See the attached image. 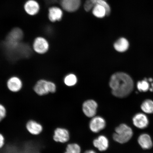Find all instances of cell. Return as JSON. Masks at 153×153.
Returning a JSON list of instances; mask_svg holds the SVG:
<instances>
[{"label": "cell", "instance_id": "cell-1", "mask_svg": "<svg viewBox=\"0 0 153 153\" xmlns=\"http://www.w3.org/2000/svg\"><path fill=\"white\" fill-rule=\"evenodd\" d=\"M109 85L112 94L119 98L128 96L132 91L134 82L132 79L125 73H116L112 75L110 81Z\"/></svg>", "mask_w": 153, "mask_h": 153}, {"label": "cell", "instance_id": "cell-26", "mask_svg": "<svg viewBox=\"0 0 153 153\" xmlns=\"http://www.w3.org/2000/svg\"><path fill=\"white\" fill-rule=\"evenodd\" d=\"M5 143V138L3 134L0 133V149L3 148Z\"/></svg>", "mask_w": 153, "mask_h": 153}, {"label": "cell", "instance_id": "cell-4", "mask_svg": "<svg viewBox=\"0 0 153 153\" xmlns=\"http://www.w3.org/2000/svg\"><path fill=\"white\" fill-rule=\"evenodd\" d=\"M56 86L53 82L45 79L38 80L33 88L34 91L38 95L42 96L56 91Z\"/></svg>", "mask_w": 153, "mask_h": 153}, {"label": "cell", "instance_id": "cell-25", "mask_svg": "<svg viewBox=\"0 0 153 153\" xmlns=\"http://www.w3.org/2000/svg\"><path fill=\"white\" fill-rule=\"evenodd\" d=\"M7 112L6 108L4 105L0 103V122L5 117Z\"/></svg>", "mask_w": 153, "mask_h": 153}, {"label": "cell", "instance_id": "cell-14", "mask_svg": "<svg viewBox=\"0 0 153 153\" xmlns=\"http://www.w3.org/2000/svg\"><path fill=\"white\" fill-rule=\"evenodd\" d=\"M25 9L27 14L31 15L37 14L39 10V5L34 0H29L25 5Z\"/></svg>", "mask_w": 153, "mask_h": 153}, {"label": "cell", "instance_id": "cell-27", "mask_svg": "<svg viewBox=\"0 0 153 153\" xmlns=\"http://www.w3.org/2000/svg\"><path fill=\"white\" fill-rule=\"evenodd\" d=\"M58 0H45V2L47 4H53L58 1Z\"/></svg>", "mask_w": 153, "mask_h": 153}, {"label": "cell", "instance_id": "cell-18", "mask_svg": "<svg viewBox=\"0 0 153 153\" xmlns=\"http://www.w3.org/2000/svg\"><path fill=\"white\" fill-rule=\"evenodd\" d=\"M92 13L96 17L102 18L107 15V11L104 7L99 4L95 5L92 9Z\"/></svg>", "mask_w": 153, "mask_h": 153}, {"label": "cell", "instance_id": "cell-22", "mask_svg": "<svg viewBox=\"0 0 153 153\" xmlns=\"http://www.w3.org/2000/svg\"><path fill=\"white\" fill-rule=\"evenodd\" d=\"M137 87L139 91L144 92L148 91L150 89V85L146 79L138 82Z\"/></svg>", "mask_w": 153, "mask_h": 153}, {"label": "cell", "instance_id": "cell-13", "mask_svg": "<svg viewBox=\"0 0 153 153\" xmlns=\"http://www.w3.org/2000/svg\"><path fill=\"white\" fill-rule=\"evenodd\" d=\"M138 143L141 148L144 150L150 149L153 146L152 138L150 135L146 133L141 134L139 136Z\"/></svg>", "mask_w": 153, "mask_h": 153}, {"label": "cell", "instance_id": "cell-16", "mask_svg": "<svg viewBox=\"0 0 153 153\" xmlns=\"http://www.w3.org/2000/svg\"><path fill=\"white\" fill-rule=\"evenodd\" d=\"M48 16L51 22H55L62 20L63 16L62 11L57 7H53L49 9Z\"/></svg>", "mask_w": 153, "mask_h": 153}, {"label": "cell", "instance_id": "cell-11", "mask_svg": "<svg viewBox=\"0 0 153 153\" xmlns=\"http://www.w3.org/2000/svg\"><path fill=\"white\" fill-rule=\"evenodd\" d=\"M134 126L138 128L143 129L148 127L149 120L148 117L144 114L139 113L136 114L133 119Z\"/></svg>", "mask_w": 153, "mask_h": 153}, {"label": "cell", "instance_id": "cell-24", "mask_svg": "<svg viewBox=\"0 0 153 153\" xmlns=\"http://www.w3.org/2000/svg\"><path fill=\"white\" fill-rule=\"evenodd\" d=\"M95 6V5L94 4L93 2L91 1V0H87L85 2V4L84 5V9L85 10L89 12L91 10H92L94 7Z\"/></svg>", "mask_w": 153, "mask_h": 153}, {"label": "cell", "instance_id": "cell-10", "mask_svg": "<svg viewBox=\"0 0 153 153\" xmlns=\"http://www.w3.org/2000/svg\"><path fill=\"white\" fill-rule=\"evenodd\" d=\"M61 6L64 10L68 12H74L79 9L81 0H60Z\"/></svg>", "mask_w": 153, "mask_h": 153}, {"label": "cell", "instance_id": "cell-19", "mask_svg": "<svg viewBox=\"0 0 153 153\" xmlns=\"http://www.w3.org/2000/svg\"><path fill=\"white\" fill-rule=\"evenodd\" d=\"M141 109L145 113L152 114L153 113V101L148 99L143 101L141 106Z\"/></svg>", "mask_w": 153, "mask_h": 153}, {"label": "cell", "instance_id": "cell-9", "mask_svg": "<svg viewBox=\"0 0 153 153\" xmlns=\"http://www.w3.org/2000/svg\"><path fill=\"white\" fill-rule=\"evenodd\" d=\"M106 126L105 120L100 116L93 117L89 124V128L93 132L97 133L104 129Z\"/></svg>", "mask_w": 153, "mask_h": 153}, {"label": "cell", "instance_id": "cell-21", "mask_svg": "<svg viewBox=\"0 0 153 153\" xmlns=\"http://www.w3.org/2000/svg\"><path fill=\"white\" fill-rule=\"evenodd\" d=\"M81 149L79 145L72 143L67 145L64 153H81Z\"/></svg>", "mask_w": 153, "mask_h": 153}, {"label": "cell", "instance_id": "cell-2", "mask_svg": "<svg viewBox=\"0 0 153 153\" xmlns=\"http://www.w3.org/2000/svg\"><path fill=\"white\" fill-rule=\"evenodd\" d=\"M23 37L22 30L19 28H14L7 35L3 45L7 50L12 51L20 45Z\"/></svg>", "mask_w": 153, "mask_h": 153}, {"label": "cell", "instance_id": "cell-23", "mask_svg": "<svg viewBox=\"0 0 153 153\" xmlns=\"http://www.w3.org/2000/svg\"><path fill=\"white\" fill-rule=\"evenodd\" d=\"M95 5L99 4L104 7L107 11V16L110 15L111 13V8L110 5L106 2L105 0H91Z\"/></svg>", "mask_w": 153, "mask_h": 153}, {"label": "cell", "instance_id": "cell-7", "mask_svg": "<svg viewBox=\"0 0 153 153\" xmlns=\"http://www.w3.org/2000/svg\"><path fill=\"white\" fill-rule=\"evenodd\" d=\"M7 86L9 91L13 93H17L21 91L23 87L22 82L17 76H11L7 80Z\"/></svg>", "mask_w": 153, "mask_h": 153}, {"label": "cell", "instance_id": "cell-15", "mask_svg": "<svg viewBox=\"0 0 153 153\" xmlns=\"http://www.w3.org/2000/svg\"><path fill=\"white\" fill-rule=\"evenodd\" d=\"M94 146L101 152L106 150L108 147V141L106 137L103 135L99 136L93 141Z\"/></svg>", "mask_w": 153, "mask_h": 153}, {"label": "cell", "instance_id": "cell-29", "mask_svg": "<svg viewBox=\"0 0 153 153\" xmlns=\"http://www.w3.org/2000/svg\"><path fill=\"white\" fill-rule=\"evenodd\" d=\"M105 1H106V0H105Z\"/></svg>", "mask_w": 153, "mask_h": 153}, {"label": "cell", "instance_id": "cell-6", "mask_svg": "<svg viewBox=\"0 0 153 153\" xmlns=\"http://www.w3.org/2000/svg\"><path fill=\"white\" fill-rule=\"evenodd\" d=\"M53 139L56 142L62 143H66L70 139L69 133L65 128H57L55 130Z\"/></svg>", "mask_w": 153, "mask_h": 153}, {"label": "cell", "instance_id": "cell-28", "mask_svg": "<svg viewBox=\"0 0 153 153\" xmlns=\"http://www.w3.org/2000/svg\"><path fill=\"white\" fill-rule=\"evenodd\" d=\"M85 153H96L93 150H88L86 151Z\"/></svg>", "mask_w": 153, "mask_h": 153}, {"label": "cell", "instance_id": "cell-8", "mask_svg": "<svg viewBox=\"0 0 153 153\" xmlns=\"http://www.w3.org/2000/svg\"><path fill=\"white\" fill-rule=\"evenodd\" d=\"M97 103L94 100L86 101L83 105V111L84 114L88 117H94L97 113Z\"/></svg>", "mask_w": 153, "mask_h": 153}, {"label": "cell", "instance_id": "cell-3", "mask_svg": "<svg viewBox=\"0 0 153 153\" xmlns=\"http://www.w3.org/2000/svg\"><path fill=\"white\" fill-rule=\"evenodd\" d=\"M133 135L132 129L126 124H122L117 127L113 135L114 140L120 143H127Z\"/></svg>", "mask_w": 153, "mask_h": 153}, {"label": "cell", "instance_id": "cell-20", "mask_svg": "<svg viewBox=\"0 0 153 153\" xmlns=\"http://www.w3.org/2000/svg\"><path fill=\"white\" fill-rule=\"evenodd\" d=\"M64 82L66 85L71 87L76 85L77 82V78L74 74H70L66 76Z\"/></svg>", "mask_w": 153, "mask_h": 153}, {"label": "cell", "instance_id": "cell-5", "mask_svg": "<svg viewBox=\"0 0 153 153\" xmlns=\"http://www.w3.org/2000/svg\"><path fill=\"white\" fill-rule=\"evenodd\" d=\"M33 48L36 53L39 54H44L48 51L49 44L45 38L38 37L34 40Z\"/></svg>", "mask_w": 153, "mask_h": 153}, {"label": "cell", "instance_id": "cell-17", "mask_svg": "<svg viewBox=\"0 0 153 153\" xmlns=\"http://www.w3.org/2000/svg\"><path fill=\"white\" fill-rule=\"evenodd\" d=\"M129 46V42L126 38L122 37L118 39L114 44L115 49L118 52H125L128 49Z\"/></svg>", "mask_w": 153, "mask_h": 153}, {"label": "cell", "instance_id": "cell-12", "mask_svg": "<svg viewBox=\"0 0 153 153\" xmlns=\"http://www.w3.org/2000/svg\"><path fill=\"white\" fill-rule=\"evenodd\" d=\"M26 128L29 132L34 135H39L43 130L41 124L33 120H29L26 124Z\"/></svg>", "mask_w": 153, "mask_h": 153}]
</instances>
